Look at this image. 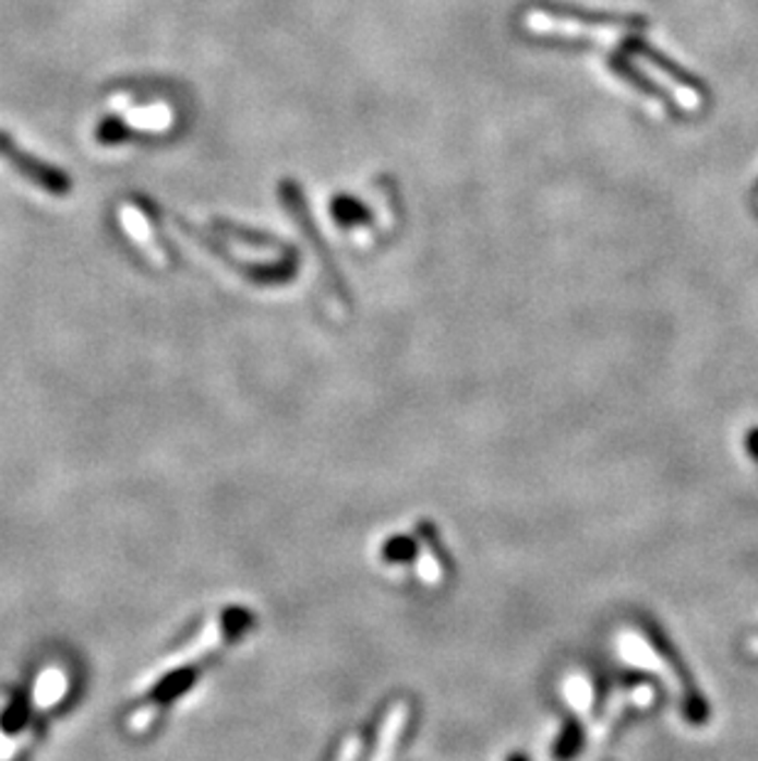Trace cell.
<instances>
[{
    "label": "cell",
    "instance_id": "obj_1",
    "mask_svg": "<svg viewBox=\"0 0 758 761\" xmlns=\"http://www.w3.org/2000/svg\"><path fill=\"white\" fill-rule=\"evenodd\" d=\"M0 158H5L11 163V168L23 176L25 180H31L35 188L45 190L47 195L52 198H67L72 192V178L70 173L52 166L43 158L33 156L31 151H23L17 143L11 139V133L0 131Z\"/></svg>",
    "mask_w": 758,
    "mask_h": 761
},
{
    "label": "cell",
    "instance_id": "obj_2",
    "mask_svg": "<svg viewBox=\"0 0 758 761\" xmlns=\"http://www.w3.org/2000/svg\"><path fill=\"white\" fill-rule=\"evenodd\" d=\"M409 722V705L407 702H395L387 710L385 720H382L380 735H377V747H374V754L370 761H392L395 751L399 747V739L405 735Z\"/></svg>",
    "mask_w": 758,
    "mask_h": 761
},
{
    "label": "cell",
    "instance_id": "obj_3",
    "mask_svg": "<svg viewBox=\"0 0 758 761\" xmlns=\"http://www.w3.org/2000/svg\"><path fill=\"white\" fill-rule=\"evenodd\" d=\"M225 635H227V626H225V621H219V619L209 621V623L205 626V629L195 635V641L190 643L188 649L182 651L178 658H172V663L166 668V673L182 670V668L188 666V663L205 658L207 653H213L215 649H219V643L225 641ZM166 673H163V676H166Z\"/></svg>",
    "mask_w": 758,
    "mask_h": 761
},
{
    "label": "cell",
    "instance_id": "obj_4",
    "mask_svg": "<svg viewBox=\"0 0 758 761\" xmlns=\"http://www.w3.org/2000/svg\"><path fill=\"white\" fill-rule=\"evenodd\" d=\"M27 720H31V692L21 688L13 692L11 702L0 712V729L5 735H17V732L27 727Z\"/></svg>",
    "mask_w": 758,
    "mask_h": 761
},
{
    "label": "cell",
    "instance_id": "obj_5",
    "mask_svg": "<svg viewBox=\"0 0 758 761\" xmlns=\"http://www.w3.org/2000/svg\"><path fill=\"white\" fill-rule=\"evenodd\" d=\"M129 136H131L129 127L117 117L101 119L97 131H94V139H97V143H101V146H119V143L129 141Z\"/></svg>",
    "mask_w": 758,
    "mask_h": 761
},
{
    "label": "cell",
    "instance_id": "obj_6",
    "mask_svg": "<svg viewBox=\"0 0 758 761\" xmlns=\"http://www.w3.org/2000/svg\"><path fill=\"white\" fill-rule=\"evenodd\" d=\"M566 698H569L571 708H577L579 712H587L589 705H591V700H593V692H591L589 680L577 678V680H569V682H566Z\"/></svg>",
    "mask_w": 758,
    "mask_h": 761
},
{
    "label": "cell",
    "instance_id": "obj_7",
    "mask_svg": "<svg viewBox=\"0 0 758 761\" xmlns=\"http://www.w3.org/2000/svg\"><path fill=\"white\" fill-rule=\"evenodd\" d=\"M417 572H419V576L426 584H436V582H441V576H444V570H441V562L436 560L434 552H431L429 547H424V552H421V557H419Z\"/></svg>",
    "mask_w": 758,
    "mask_h": 761
},
{
    "label": "cell",
    "instance_id": "obj_8",
    "mask_svg": "<svg viewBox=\"0 0 758 761\" xmlns=\"http://www.w3.org/2000/svg\"><path fill=\"white\" fill-rule=\"evenodd\" d=\"M360 751H362V739L352 735V737L345 739V745H342V749H340L338 761H358Z\"/></svg>",
    "mask_w": 758,
    "mask_h": 761
}]
</instances>
